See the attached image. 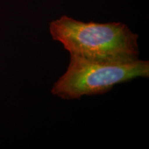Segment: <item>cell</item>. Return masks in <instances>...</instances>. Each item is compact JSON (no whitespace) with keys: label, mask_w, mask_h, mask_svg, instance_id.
Listing matches in <instances>:
<instances>
[{"label":"cell","mask_w":149,"mask_h":149,"mask_svg":"<svg viewBox=\"0 0 149 149\" xmlns=\"http://www.w3.org/2000/svg\"><path fill=\"white\" fill-rule=\"evenodd\" d=\"M53 40L70 56L91 61H128L139 58L138 35L120 22H83L64 15L50 23Z\"/></svg>","instance_id":"1"},{"label":"cell","mask_w":149,"mask_h":149,"mask_svg":"<svg viewBox=\"0 0 149 149\" xmlns=\"http://www.w3.org/2000/svg\"><path fill=\"white\" fill-rule=\"evenodd\" d=\"M149 77V61L137 59L128 61H91L70 56L68 68L51 93L64 100L104 94L115 85L138 77Z\"/></svg>","instance_id":"2"}]
</instances>
